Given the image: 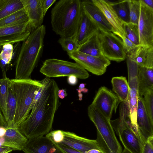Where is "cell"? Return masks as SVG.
Here are the masks:
<instances>
[{
    "label": "cell",
    "mask_w": 153,
    "mask_h": 153,
    "mask_svg": "<svg viewBox=\"0 0 153 153\" xmlns=\"http://www.w3.org/2000/svg\"><path fill=\"white\" fill-rule=\"evenodd\" d=\"M42 91L29 115L18 129L28 139L43 136L52 128L54 115L60 105L58 85L46 77L41 80Z\"/></svg>",
    "instance_id": "cell-1"
},
{
    "label": "cell",
    "mask_w": 153,
    "mask_h": 153,
    "mask_svg": "<svg viewBox=\"0 0 153 153\" xmlns=\"http://www.w3.org/2000/svg\"><path fill=\"white\" fill-rule=\"evenodd\" d=\"M45 33V27L42 25L23 42L15 64V79L30 78L42 56Z\"/></svg>",
    "instance_id": "cell-2"
},
{
    "label": "cell",
    "mask_w": 153,
    "mask_h": 153,
    "mask_svg": "<svg viewBox=\"0 0 153 153\" xmlns=\"http://www.w3.org/2000/svg\"><path fill=\"white\" fill-rule=\"evenodd\" d=\"M83 9L80 0H60L51 12L53 31L60 37H70L75 34Z\"/></svg>",
    "instance_id": "cell-3"
},
{
    "label": "cell",
    "mask_w": 153,
    "mask_h": 153,
    "mask_svg": "<svg viewBox=\"0 0 153 153\" xmlns=\"http://www.w3.org/2000/svg\"><path fill=\"white\" fill-rule=\"evenodd\" d=\"M42 84L41 81L31 79H12L10 86L16 103V114L12 128H18L29 115L35 97Z\"/></svg>",
    "instance_id": "cell-4"
},
{
    "label": "cell",
    "mask_w": 153,
    "mask_h": 153,
    "mask_svg": "<svg viewBox=\"0 0 153 153\" xmlns=\"http://www.w3.org/2000/svg\"><path fill=\"white\" fill-rule=\"evenodd\" d=\"M87 111L89 119L97 128L96 140L102 151L104 153H122V147L116 136L111 120L91 103Z\"/></svg>",
    "instance_id": "cell-5"
},
{
    "label": "cell",
    "mask_w": 153,
    "mask_h": 153,
    "mask_svg": "<svg viewBox=\"0 0 153 153\" xmlns=\"http://www.w3.org/2000/svg\"><path fill=\"white\" fill-rule=\"evenodd\" d=\"M40 72L49 78L74 75L78 78L85 79L89 76L88 71L78 63L56 59L45 61Z\"/></svg>",
    "instance_id": "cell-6"
},
{
    "label": "cell",
    "mask_w": 153,
    "mask_h": 153,
    "mask_svg": "<svg viewBox=\"0 0 153 153\" xmlns=\"http://www.w3.org/2000/svg\"><path fill=\"white\" fill-rule=\"evenodd\" d=\"M99 36L103 55L108 60L120 62L126 53L122 40L113 32L99 30Z\"/></svg>",
    "instance_id": "cell-7"
},
{
    "label": "cell",
    "mask_w": 153,
    "mask_h": 153,
    "mask_svg": "<svg viewBox=\"0 0 153 153\" xmlns=\"http://www.w3.org/2000/svg\"><path fill=\"white\" fill-rule=\"evenodd\" d=\"M129 92L128 103L130 118L133 129L138 132L137 125L138 103L137 75L138 66L134 61L127 59Z\"/></svg>",
    "instance_id": "cell-8"
},
{
    "label": "cell",
    "mask_w": 153,
    "mask_h": 153,
    "mask_svg": "<svg viewBox=\"0 0 153 153\" xmlns=\"http://www.w3.org/2000/svg\"><path fill=\"white\" fill-rule=\"evenodd\" d=\"M68 54L86 70L97 76L104 74L111 64L110 61L103 54L99 56H93L78 51Z\"/></svg>",
    "instance_id": "cell-9"
},
{
    "label": "cell",
    "mask_w": 153,
    "mask_h": 153,
    "mask_svg": "<svg viewBox=\"0 0 153 153\" xmlns=\"http://www.w3.org/2000/svg\"><path fill=\"white\" fill-rule=\"evenodd\" d=\"M140 15L137 25L139 45L153 46V9L140 0Z\"/></svg>",
    "instance_id": "cell-10"
},
{
    "label": "cell",
    "mask_w": 153,
    "mask_h": 153,
    "mask_svg": "<svg viewBox=\"0 0 153 153\" xmlns=\"http://www.w3.org/2000/svg\"><path fill=\"white\" fill-rule=\"evenodd\" d=\"M116 132L124 148L131 153H142L145 143L139 133L133 129L131 121L119 126Z\"/></svg>",
    "instance_id": "cell-11"
},
{
    "label": "cell",
    "mask_w": 153,
    "mask_h": 153,
    "mask_svg": "<svg viewBox=\"0 0 153 153\" xmlns=\"http://www.w3.org/2000/svg\"><path fill=\"white\" fill-rule=\"evenodd\" d=\"M120 102L115 93L106 87L102 86L99 89L91 104L111 120L113 112L116 113Z\"/></svg>",
    "instance_id": "cell-12"
},
{
    "label": "cell",
    "mask_w": 153,
    "mask_h": 153,
    "mask_svg": "<svg viewBox=\"0 0 153 153\" xmlns=\"http://www.w3.org/2000/svg\"><path fill=\"white\" fill-rule=\"evenodd\" d=\"M32 31L28 21L20 25L0 28V46L23 42Z\"/></svg>",
    "instance_id": "cell-13"
},
{
    "label": "cell",
    "mask_w": 153,
    "mask_h": 153,
    "mask_svg": "<svg viewBox=\"0 0 153 153\" xmlns=\"http://www.w3.org/2000/svg\"><path fill=\"white\" fill-rule=\"evenodd\" d=\"M63 134L64 139L61 144L83 153L92 149H97L102 151L96 139H87L69 131H63Z\"/></svg>",
    "instance_id": "cell-14"
},
{
    "label": "cell",
    "mask_w": 153,
    "mask_h": 153,
    "mask_svg": "<svg viewBox=\"0 0 153 153\" xmlns=\"http://www.w3.org/2000/svg\"><path fill=\"white\" fill-rule=\"evenodd\" d=\"M22 151L25 153H62L54 142L44 136L28 139Z\"/></svg>",
    "instance_id": "cell-15"
},
{
    "label": "cell",
    "mask_w": 153,
    "mask_h": 153,
    "mask_svg": "<svg viewBox=\"0 0 153 153\" xmlns=\"http://www.w3.org/2000/svg\"><path fill=\"white\" fill-rule=\"evenodd\" d=\"M92 2L102 12L113 29V33L122 40L124 36L123 22L119 18L112 6L105 0H92Z\"/></svg>",
    "instance_id": "cell-16"
},
{
    "label": "cell",
    "mask_w": 153,
    "mask_h": 153,
    "mask_svg": "<svg viewBox=\"0 0 153 153\" xmlns=\"http://www.w3.org/2000/svg\"><path fill=\"white\" fill-rule=\"evenodd\" d=\"M137 125L139 134L144 143L153 138V124L151 122L145 109L143 97L138 96Z\"/></svg>",
    "instance_id": "cell-17"
},
{
    "label": "cell",
    "mask_w": 153,
    "mask_h": 153,
    "mask_svg": "<svg viewBox=\"0 0 153 153\" xmlns=\"http://www.w3.org/2000/svg\"><path fill=\"white\" fill-rule=\"evenodd\" d=\"M25 10L29 25L32 31L42 25L44 16L42 0H21Z\"/></svg>",
    "instance_id": "cell-18"
},
{
    "label": "cell",
    "mask_w": 153,
    "mask_h": 153,
    "mask_svg": "<svg viewBox=\"0 0 153 153\" xmlns=\"http://www.w3.org/2000/svg\"><path fill=\"white\" fill-rule=\"evenodd\" d=\"M82 5L84 11L98 27L99 30L113 33L112 27L102 12L91 0L82 1Z\"/></svg>",
    "instance_id": "cell-19"
},
{
    "label": "cell",
    "mask_w": 153,
    "mask_h": 153,
    "mask_svg": "<svg viewBox=\"0 0 153 153\" xmlns=\"http://www.w3.org/2000/svg\"><path fill=\"white\" fill-rule=\"evenodd\" d=\"M20 42L7 44L0 46V67L3 78L7 76L6 73L13 62L15 64L19 55Z\"/></svg>",
    "instance_id": "cell-20"
},
{
    "label": "cell",
    "mask_w": 153,
    "mask_h": 153,
    "mask_svg": "<svg viewBox=\"0 0 153 153\" xmlns=\"http://www.w3.org/2000/svg\"><path fill=\"white\" fill-rule=\"evenodd\" d=\"M99 30L98 27L83 10L76 32L73 37L79 46Z\"/></svg>",
    "instance_id": "cell-21"
},
{
    "label": "cell",
    "mask_w": 153,
    "mask_h": 153,
    "mask_svg": "<svg viewBox=\"0 0 153 153\" xmlns=\"http://www.w3.org/2000/svg\"><path fill=\"white\" fill-rule=\"evenodd\" d=\"M0 145L8 147L14 150H22L28 139L19 131L18 128H5L2 137Z\"/></svg>",
    "instance_id": "cell-22"
},
{
    "label": "cell",
    "mask_w": 153,
    "mask_h": 153,
    "mask_svg": "<svg viewBox=\"0 0 153 153\" xmlns=\"http://www.w3.org/2000/svg\"><path fill=\"white\" fill-rule=\"evenodd\" d=\"M126 57L135 62L138 67L153 68V46L139 45L133 51L126 54Z\"/></svg>",
    "instance_id": "cell-23"
},
{
    "label": "cell",
    "mask_w": 153,
    "mask_h": 153,
    "mask_svg": "<svg viewBox=\"0 0 153 153\" xmlns=\"http://www.w3.org/2000/svg\"><path fill=\"white\" fill-rule=\"evenodd\" d=\"M137 81L138 96L143 97L146 92L153 90V68L138 67Z\"/></svg>",
    "instance_id": "cell-24"
},
{
    "label": "cell",
    "mask_w": 153,
    "mask_h": 153,
    "mask_svg": "<svg viewBox=\"0 0 153 153\" xmlns=\"http://www.w3.org/2000/svg\"><path fill=\"white\" fill-rule=\"evenodd\" d=\"M99 30L94 33L83 44L79 46L78 51L91 56H99L102 54L99 39Z\"/></svg>",
    "instance_id": "cell-25"
},
{
    "label": "cell",
    "mask_w": 153,
    "mask_h": 153,
    "mask_svg": "<svg viewBox=\"0 0 153 153\" xmlns=\"http://www.w3.org/2000/svg\"><path fill=\"white\" fill-rule=\"evenodd\" d=\"M111 82L113 91L120 102H128L129 86L126 77L123 76L113 77Z\"/></svg>",
    "instance_id": "cell-26"
},
{
    "label": "cell",
    "mask_w": 153,
    "mask_h": 153,
    "mask_svg": "<svg viewBox=\"0 0 153 153\" xmlns=\"http://www.w3.org/2000/svg\"><path fill=\"white\" fill-rule=\"evenodd\" d=\"M28 21V18L24 8L0 20V28L20 25Z\"/></svg>",
    "instance_id": "cell-27"
},
{
    "label": "cell",
    "mask_w": 153,
    "mask_h": 153,
    "mask_svg": "<svg viewBox=\"0 0 153 153\" xmlns=\"http://www.w3.org/2000/svg\"><path fill=\"white\" fill-rule=\"evenodd\" d=\"M10 80L7 77L0 79V110L6 123L7 120V105Z\"/></svg>",
    "instance_id": "cell-28"
},
{
    "label": "cell",
    "mask_w": 153,
    "mask_h": 153,
    "mask_svg": "<svg viewBox=\"0 0 153 153\" xmlns=\"http://www.w3.org/2000/svg\"><path fill=\"white\" fill-rule=\"evenodd\" d=\"M24 8L21 0H0V20Z\"/></svg>",
    "instance_id": "cell-29"
},
{
    "label": "cell",
    "mask_w": 153,
    "mask_h": 153,
    "mask_svg": "<svg viewBox=\"0 0 153 153\" xmlns=\"http://www.w3.org/2000/svg\"><path fill=\"white\" fill-rule=\"evenodd\" d=\"M110 4L123 22H129V9L128 0L113 1Z\"/></svg>",
    "instance_id": "cell-30"
},
{
    "label": "cell",
    "mask_w": 153,
    "mask_h": 153,
    "mask_svg": "<svg viewBox=\"0 0 153 153\" xmlns=\"http://www.w3.org/2000/svg\"><path fill=\"white\" fill-rule=\"evenodd\" d=\"M16 99L10 85L7 105V128L12 127L16 114Z\"/></svg>",
    "instance_id": "cell-31"
},
{
    "label": "cell",
    "mask_w": 153,
    "mask_h": 153,
    "mask_svg": "<svg viewBox=\"0 0 153 153\" xmlns=\"http://www.w3.org/2000/svg\"><path fill=\"white\" fill-rule=\"evenodd\" d=\"M124 36L134 44L139 45V35L137 24L123 22Z\"/></svg>",
    "instance_id": "cell-32"
},
{
    "label": "cell",
    "mask_w": 153,
    "mask_h": 153,
    "mask_svg": "<svg viewBox=\"0 0 153 153\" xmlns=\"http://www.w3.org/2000/svg\"><path fill=\"white\" fill-rule=\"evenodd\" d=\"M129 9V22L137 24L140 15V0H128Z\"/></svg>",
    "instance_id": "cell-33"
},
{
    "label": "cell",
    "mask_w": 153,
    "mask_h": 153,
    "mask_svg": "<svg viewBox=\"0 0 153 153\" xmlns=\"http://www.w3.org/2000/svg\"><path fill=\"white\" fill-rule=\"evenodd\" d=\"M58 42L68 54L78 51L79 46L72 37H60Z\"/></svg>",
    "instance_id": "cell-34"
},
{
    "label": "cell",
    "mask_w": 153,
    "mask_h": 153,
    "mask_svg": "<svg viewBox=\"0 0 153 153\" xmlns=\"http://www.w3.org/2000/svg\"><path fill=\"white\" fill-rule=\"evenodd\" d=\"M144 107L151 122L153 124V90L145 93L143 97Z\"/></svg>",
    "instance_id": "cell-35"
},
{
    "label": "cell",
    "mask_w": 153,
    "mask_h": 153,
    "mask_svg": "<svg viewBox=\"0 0 153 153\" xmlns=\"http://www.w3.org/2000/svg\"><path fill=\"white\" fill-rule=\"evenodd\" d=\"M45 136L50 139L54 143H60L64 139L63 131L59 130L52 131Z\"/></svg>",
    "instance_id": "cell-36"
},
{
    "label": "cell",
    "mask_w": 153,
    "mask_h": 153,
    "mask_svg": "<svg viewBox=\"0 0 153 153\" xmlns=\"http://www.w3.org/2000/svg\"><path fill=\"white\" fill-rule=\"evenodd\" d=\"M123 41L126 54H128L133 51L139 45H137L134 44L125 36Z\"/></svg>",
    "instance_id": "cell-37"
},
{
    "label": "cell",
    "mask_w": 153,
    "mask_h": 153,
    "mask_svg": "<svg viewBox=\"0 0 153 153\" xmlns=\"http://www.w3.org/2000/svg\"><path fill=\"white\" fill-rule=\"evenodd\" d=\"M55 143L62 153H83L66 145L61 143Z\"/></svg>",
    "instance_id": "cell-38"
},
{
    "label": "cell",
    "mask_w": 153,
    "mask_h": 153,
    "mask_svg": "<svg viewBox=\"0 0 153 153\" xmlns=\"http://www.w3.org/2000/svg\"><path fill=\"white\" fill-rule=\"evenodd\" d=\"M142 153H153V138L149 139L145 143Z\"/></svg>",
    "instance_id": "cell-39"
},
{
    "label": "cell",
    "mask_w": 153,
    "mask_h": 153,
    "mask_svg": "<svg viewBox=\"0 0 153 153\" xmlns=\"http://www.w3.org/2000/svg\"><path fill=\"white\" fill-rule=\"evenodd\" d=\"M56 1V0H42V7L45 16L49 8Z\"/></svg>",
    "instance_id": "cell-40"
},
{
    "label": "cell",
    "mask_w": 153,
    "mask_h": 153,
    "mask_svg": "<svg viewBox=\"0 0 153 153\" xmlns=\"http://www.w3.org/2000/svg\"><path fill=\"white\" fill-rule=\"evenodd\" d=\"M67 81L69 84L74 85L77 83L78 78L75 76L71 75L68 76Z\"/></svg>",
    "instance_id": "cell-41"
},
{
    "label": "cell",
    "mask_w": 153,
    "mask_h": 153,
    "mask_svg": "<svg viewBox=\"0 0 153 153\" xmlns=\"http://www.w3.org/2000/svg\"><path fill=\"white\" fill-rule=\"evenodd\" d=\"M7 127V123L0 110V128H6Z\"/></svg>",
    "instance_id": "cell-42"
},
{
    "label": "cell",
    "mask_w": 153,
    "mask_h": 153,
    "mask_svg": "<svg viewBox=\"0 0 153 153\" xmlns=\"http://www.w3.org/2000/svg\"><path fill=\"white\" fill-rule=\"evenodd\" d=\"M14 150L9 147L0 145V153H9Z\"/></svg>",
    "instance_id": "cell-43"
},
{
    "label": "cell",
    "mask_w": 153,
    "mask_h": 153,
    "mask_svg": "<svg viewBox=\"0 0 153 153\" xmlns=\"http://www.w3.org/2000/svg\"><path fill=\"white\" fill-rule=\"evenodd\" d=\"M58 95L59 98L63 99L67 96V94L65 89H59L58 92Z\"/></svg>",
    "instance_id": "cell-44"
},
{
    "label": "cell",
    "mask_w": 153,
    "mask_h": 153,
    "mask_svg": "<svg viewBox=\"0 0 153 153\" xmlns=\"http://www.w3.org/2000/svg\"><path fill=\"white\" fill-rule=\"evenodd\" d=\"M147 6L153 9V1L152 0H141Z\"/></svg>",
    "instance_id": "cell-45"
},
{
    "label": "cell",
    "mask_w": 153,
    "mask_h": 153,
    "mask_svg": "<svg viewBox=\"0 0 153 153\" xmlns=\"http://www.w3.org/2000/svg\"><path fill=\"white\" fill-rule=\"evenodd\" d=\"M85 153H104V152L98 149H92L85 152Z\"/></svg>",
    "instance_id": "cell-46"
},
{
    "label": "cell",
    "mask_w": 153,
    "mask_h": 153,
    "mask_svg": "<svg viewBox=\"0 0 153 153\" xmlns=\"http://www.w3.org/2000/svg\"><path fill=\"white\" fill-rule=\"evenodd\" d=\"M78 93H81L82 92L85 93L88 91V89L85 88H79L77 90Z\"/></svg>",
    "instance_id": "cell-47"
},
{
    "label": "cell",
    "mask_w": 153,
    "mask_h": 153,
    "mask_svg": "<svg viewBox=\"0 0 153 153\" xmlns=\"http://www.w3.org/2000/svg\"><path fill=\"white\" fill-rule=\"evenodd\" d=\"M86 84L85 83H82L80 84L79 86V88H85Z\"/></svg>",
    "instance_id": "cell-48"
},
{
    "label": "cell",
    "mask_w": 153,
    "mask_h": 153,
    "mask_svg": "<svg viewBox=\"0 0 153 153\" xmlns=\"http://www.w3.org/2000/svg\"><path fill=\"white\" fill-rule=\"evenodd\" d=\"M78 96L79 97V100H82V93L78 94Z\"/></svg>",
    "instance_id": "cell-49"
},
{
    "label": "cell",
    "mask_w": 153,
    "mask_h": 153,
    "mask_svg": "<svg viewBox=\"0 0 153 153\" xmlns=\"http://www.w3.org/2000/svg\"><path fill=\"white\" fill-rule=\"evenodd\" d=\"M122 153H131L127 150L124 148L123 151H122Z\"/></svg>",
    "instance_id": "cell-50"
}]
</instances>
